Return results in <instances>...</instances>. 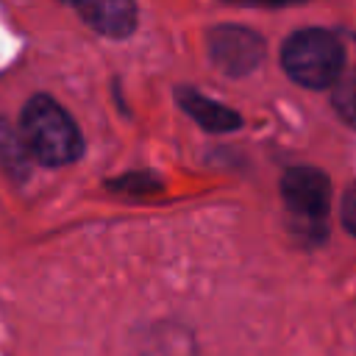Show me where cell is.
<instances>
[{"label": "cell", "mask_w": 356, "mask_h": 356, "mask_svg": "<svg viewBox=\"0 0 356 356\" xmlns=\"http://www.w3.org/2000/svg\"><path fill=\"white\" fill-rule=\"evenodd\" d=\"M19 131L25 150L47 167L70 164L83 150V139L75 120L53 97L44 95H36L25 103Z\"/></svg>", "instance_id": "1"}, {"label": "cell", "mask_w": 356, "mask_h": 356, "mask_svg": "<svg viewBox=\"0 0 356 356\" xmlns=\"http://www.w3.org/2000/svg\"><path fill=\"white\" fill-rule=\"evenodd\" d=\"M281 64L295 83L309 89H325L339 81L345 67V53L334 33L320 28H306L284 42Z\"/></svg>", "instance_id": "2"}, {"label": "cell", "mask_w": 356, "mask_h": 356, "mask_svg": "<svg viewBox=\"0 0 356 356\" xmlns=\"http://www.w3.org/2000/svg\"><path fill=\"white\" fill-rule=\"evenodd\" d=\"M281 197L292 225L303 239L317 242L325 236V217L331 203V181L317 167H292L281 178Z\"/></svg>", "instance_id": "3"}, {"label": "cell", "mask_w": 356, "mask_h": 356, "mask_svg": "<svg viewBox=\"0 0 356 356\" xmlns=\"http://www.w3.org/2000/svg\"><path fill=\"white\" fill-rule=\"evenodd\" d=\"M209 56L222 72L248 75L261 64L264 42L259 33H253L248 28L222 25V28H214L209 33Z\"/></svg>", "instance_id": "4"}, {"label": "cell", "mask_w": 356, "mask_h": 356, "mask_svg": "<svg viewBox=\"0 0 356 356\" xmlns=\"http://www.w3.org/2000/svg\"><path fill=\"white\" fill-rule=\"evenodd\" d=\"M78 14L103 36L122 39L136 28L134 0H72Z\"/></svg>", "instance_id": "5"}, {"label": "cell", "mask_w": 356, "mask_h": 356, "mask_svg": "<svg viewBox=\"0 0 356 356\" xmlns=\"http://www.w3.org/2000/svg\"><path fill=\"white\" fill-rule=\"evenodd\" d=\"M175 97L184 106V111L195 122H200V128H206V131L222 134V131L239 128V122H242L234 108H228V106H222V103H217V100H211V97H206V95H200L195 89H178Z\"/></svg>", "instance_id": "6"}, {"label": "cell", "mask_w": 356, "mask_h": 356, "mask_svg": "<svg viewBox=\"0 0 356 356\" xmlns=\"http://www.w3.org/2000/svg\"><path fill=\"white\" fill-rule=\"evenodd\" d=\"M334 108L345 122L356 125V72L339 75L334 83Z\"/></svg>", "instance_id": "7"}, {"label": "cell", "mask_w": 356, "mask_h": 356, "mask_svg": "<svg viewBox=\"0 0 356 356\" xmlns=\"http://www.w3.org/2000/svg\"><path fill=\"white\" fill-rule=\"evenodd\" d=\"M25 145H22V136H17L3 120H0V161L6 167H25Z\"/></svg>", "instance_id": "8"}, {"label": "cell", "mask_w": 356, "mask_h": 356, "mask_svg": "<svg viewBox=\"0 0 356 356\" xmlns=\"http://www.w3.org/2000/svg\"><path fill=\"white\" fill-rule=\"evenodd\" d=\"M159 181L153 175H122L120 181H114V189L120 192H145V189H156Z\"/></svg>", "instance_id": "9"}, {"label": "cell", "mask_w": 356, "mask_h": 356, "mask_svg": "<svg viewBox=\"0 0 356 356\" xmlns=\"http://www.w3.org/2000/svg\"><path fill=\"white\" fill-rule=\"evenodd\" d=\"M342 225L356 236V184H350L342 197Z\"/></svg>", "instance_id": "10"}, {"label": "cell", "mask_w": 356, "mask_h": 356, "mask_svg": "<svg viewBox=\"0 0 356 356\" xmlns=\"http://www.w3.org/2000/svg\"><path fill=\"white\" fill-rule=\"evenodd\" d=\"M242 3H256V6H286V3H298V0H242Z\"/></svg>", "instance_id": "11"}]
</instances>
